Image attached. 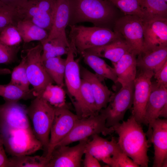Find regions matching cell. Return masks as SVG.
Returning <instances> with one entry per match:
<instances>
[{"mask_svg": "<svg viewBox=\"0 0 167 167\" xmlns=\"http://www.w3.org/2000/svg\"><path fill=\"white\" fill-rule=\"evenodd\" d=\"M112 127L118 136V143L122 151L139 167H148V152L151 143L141 124L131 115Z\"/></svg>", "mask_w": 167, "mask_h": 167, "instance_id": "obj_1", "label": "cell"}, {"mask_svg": "<svg viewBox=\"0 0 167 167\" xmlns=\"http://www.w3.org/2000/svg\"><path fill=\"white\" fill-rule=\"evenodd\" d=\"M116 8L107 0H70L68 25L88 22L110 29L116 20Z\"/></svg>", "mask_w": 167, "mask_h": 167, "instance_id": "obj_2", "label": "cell"}, {"mask_svg": "<svg viewBox=\"0 0 167 167\" xmlns=\"http://www.w3.org/2000/svg\"><path fill=\"white\" fill-rule=\"evenodd\" d=\"M69 26V42L76 54H80L88 49L104 45L122 37L118 32L107 28L76 24Z\"/></svg>", "mask_w": 167, "mask_h": 167, "instance_id": "obj_3", "label": "cell"}, {"mask_svg": "<svg viewBox=\"0 0 167 167\" xmlns=\"http://www.w3.org/2000/svg\"><path fill=\"white\" fill-rule=\"evenodd\" d=\"M29 118L36 138L42 144L46 155L48 148L51 127L54 116L55 108L41 97L36 96L27 108Z\"/></svg>", "mask_w": 167, "mask_h": 167, "instance_id": "obj_4", "label": "cell"}, {"mask_svg": "<svg viewBox=\"0 0 167 167\" xmlns=\"http://www.w3.org/2000/svg\"><path fill=\"white\" fill-rule=\"evenodd\" d=\"M0 136L6 152L12 156L30 155L43 146L32 130L13 129L0 126Z\"/></svg>", "mask_w": 167, "mask_h": 167, "instance_id": "obj_5", "label": "cell"}, {"mask_svg": "<svg viewBox=\"0 0 167 167\" xmlns=\"http://www.w3.org/2000/svg\"><path fill=\"white\" fill-rule=\"evenodd\" d=\"M106 115L101 110L98 114L79 118L70 132L57 145H67L88 139L96 134L101 133L104 136L111 134L114 130L112 127L106 126Z\"/></svg>", "mask_w": 167, "mask_h": 167, "instance_id": "obj_6", "label": "cell"}, {"mask_svg": "<svg viewBox=\"0 0 167 167\" xmlns=\"http://www.w3.org/2000/svg\"><path fill=\"white\" fill-rule=\"evenodd\" d=\"M42 51L41 43L24 50L27 75L35 97L40 96L47 86L54 83L45 67Z\"/></svg>", "mask_w": 167, "mask_h": 167, "instance_id": "obj_7", "label": "cell"}, {"mask_svg": "<svg viewBox=\"0 0 167 167\" xmlns=\"http://www.w3.org/2000/svg\"><path fill=\"white\" fill-rule=\"evenodd\" d=\"M113 31L119 34L136 55L143 50V21L136 15H126L117 19Z\"/></svg>", "mask_w": 167, "mask_h": 167, "instance_id": "obj_8", "label": "cell"}, {"mask_svg": "<svg viewBox=\"0 0 167 167\" xmlns=\"http://www.w3.org/2000/svg\"><path fill=\"white\" fill-rule=\"evenodd\" d=\"M134 82L122 86L116 93H112L106 107L101 110L107 117V127H112L123 121L125 113L131 108L133 102Z\"/></svg>", "mask_w": 167, "mask_h": 167, "instance_id": "obj_9", "label": "cell"}, {"mask_svg": "<svg viewBox=\"0 0 167 167\" xmlns=\"http://www.w3.org/2000/svg\"><path fill=\"white\" fill-rule=\"evenodd\" d=\"M54 108L49 144L45 156L48 161L54 148L67 136L79 118L76 114L70 110L66 105Z\"/></svg>", "mask_w": 167, "mask_h": 167, "instance_id": "obj_10", "label": "cell"}, {"mask_svg": "<svg viewBox=\"0 0 167 167\" xmlns=\"http://www.w3.org/2000/svg\"><path fill=\"white\" fill-rule=\"evenodd\" d=\"M57 0H30L19 10L24 19L45 29L49 33L52 27Z\"/></svg>", "mask_w": 167, "mask_h": 167, "instance_id": "obj_11", "label": "cell"}, {"mask_svg": "<svg viewBox=\"0 0 167 167\" xmlns=\"http://www.w3.org/2000/svg\"><path fill=\"white\" fill-rule=\"evenodd\" d=\"M154 72L141 70L135 79L132 115L140 124H143L146 105L151 90Z\"/></svg>", "mask_w": 167, "mask_h": 167, "instance_id": "obj_12", "label": "cell"}, {"mask_svg": "<svg viewBox=\"0 0 167 167\" xmlns=\"http://www.w3.org/2000/svg\"><path fill=\"white\" fill-rule=\"evenodd\" d=\"M88 139L70 147L57 145L53 149L46 167H79Z\"/></svg>", "mask_w": 167, "mask_h": 167, "instance_id": "obj_13", "label": "cell"}, {"mask_svg": "<svg viewBox=\"0 0 167 167\" xmlns=\"http://www.w3.org/2000/svg\"><path fill=\"white\" fill-rule=\"evenodd\" d=\"M5 101L4 104L0 105V126L32 130L25 106L18 101Z\"/></svg>", "mask_w": 167, "mask_h": 167, "instance_id": "obj_14", "label": "cell"}, {"mask_svg": "<svg viewBox=\"0 0 167 167\" xmlns=\"http://www.w3.org/2000/svg\"><path fill=\"white\" fill-rule=\"evenodd\" d=\"M167 103V88L152 83L151 90L146 105L143 124L148 126L146 133L151 143L152 126L155 121L159 118L160 111Z\"/></svg>", "mask_w": 167, "mask_h": 167, "instance_id": "obj_15", "label": "cell"}, {"mask_svg": "<svg viewBox=\"0 0 167 167\" xmlns=\"http://www.w3.org/2000/svg\"><path fill=\"white\" fill-rule=\"evenodd\" d=\"M165 46H167V19L143 21V51Z\"/></svg>", "mask_w": 167, "mask_h": 167, "instance_id": "obj_16", "label": "cell"}, {"mask_svg": "<svg viewBox=\"0 0 167 167\" xmlns=\"http://www.w3.org/2000/svg\"><path fill=\"white\" fill-rule=\"evenodd\" d=\"M75 51L71 46L66 58L64 75L65 85L74 106L79 100L81 79L80 66L79 61L75 58Z\"/></svg>", "mask_w": 167, "mask_h": 167, "instance_id": "obj_17", "label": "cell"}, {"mask_svg": "<svg viewBox=\"0 0 167 167\" xmlns=\"http://www.w3.org/2000/svg\"><path fill=\"white\" fill-rule=\"evenodd\" d=\"M151 143L153 145V167H161L167 159V119H156L152 126Z\"/></svg>", "mask_w": 167, "mask_h": 167, "instance_id": "obj_18", "label": "cell"}, {"mask_svg": "<svg viewBox=\"0 0 167 167\" xmlns=\"http://www.w3.org/2000/svg\"><path fill=\"white\" fill-rule=\"evenodd\" d=\"M91 141H88L85 151L88 152L99 161L106 164L113 156L122 150L117 141L113 137L109 141L96 134L92 136Z\"/></svg>", "mask_w": 167, "mask_h": 167, "instance_id": "obj_19", "label": "cell"}, {"mask_svg": "<svg viewBox=\"0 0 167 167\" xmlns=\"http://www.w3.org/2000/svg\"><path fill=\"white\" fill-rule=\"evenodd\" d=\"M80 73L81 78L87 80L90 85L99 113L107 105L112 92L102 83L104 79L95 73L83 66H80Z\"/></svg>", "mask_w": 167, "mask_h": 167, "instance_id": "obj_20", "label": "cell"}, {"mask_svg": "<svg viewBox=\"0 0 167 167\" xmlns=\"http://www.w3.org/2000/svg\"><path fill=\"white\" fill-rule=\"evenodd\" d=\"M70 0H57L53 23L48 40L58 38L68 44L66 29L68 25Z\"/></svg>", "mask_w": 167, "mask_h": 167, "instance_id": "obj_21", "label": "cell"}, {"mask_svg": "<svg viewBox=\"0 0 167 167\" xmlns=\"http://www.w3.org/2000/svg\"><path fill=\"white\" fill-rule=\"evenodd\" d=\"M136 56L133 52H129L116 62L112 63L117 77V82L122 86L133 82L136 77Z\"/></svg>", "mask_w": 167, "mask_h": 167, "instance_id": "obj_22", "label": "cell"}, {"mask_svg": "<svg viewBox=\"0 0 167 167\" xmlns=\"http://www.w3.org/2000/svg\"><path fill=\"white\" fill-rule=\"evenodd\" d=\"M84 52L106 58L112 63L117 62L126 53L132 51L125 41L121 37L104 45L91 48Z\"/></svg>", "mask_w": 167, "mask_h": 167, "instance_id": "obj_23", "label": "cell"}, {"mask_svg": "<svg viewBox=\"0 0 167 167\" xmlns=\"http://www.w3.org/2000/svg\"><path fill=\"white\" fill-rule=\"evenodd\" d=\"M79 118L98 114L94 97L89 83L81 78L78 101L74 106Z\"/></svg>", "mask_w": 167, "mask_h": 167, "instance_id": "obj_24", "label": "cell"}, {"mask_svg": "<svg viewBox=\"0 0 167 167\" xmlns=\"http://www.w3.org/2000/svg\"><path fill=\"white\" fill-rule=\"evenodd\" d=\"M138 56L137 66L154 72L167 61V46L144 50Z\"/></svg>", "mask_w": 167, "mask_h": 167, "instance_id": "obj_25", "label": "cell"}, {"mask_svg": "<svg viewBox=\"0 0 167 167\" xmlns=\"http://www.w3.org/2000/svg\"><path fill=\"white\" fill-rule=\"evenodd\" d=\"M80 54L86 64L88 66L99 76L107 79L115 84L117 83V77L114 69L108 65L101 58L83 52Z\"/></svg>", "mask_w": 167, "mask_h": 167, "instance_id": "obj_26", "label": "cell"}, {"mask_svg": "<svg viewBox=\"0 0 167 167\" xmlns=\"http://www.w3.org/2000/svg\"><path fill=\"white\" fill-rule=\"evenodd\" d=\"M16 27L22 40L25 43L35 41H41L47 39L49 35L47 31L29 20H20L18 22Z\"/></svg>", "mask_w": 167, "mask_h": 167, "instance_id": "obj_27", "label": "cell"}, {"mask_svg": "<svg viewBox=\"0 0 167 167\" xmlns=\"http://www.w3.org/2000/svg\"><path fill=\"white\" fill-rule=\"evenodd\" d=\"M40 41L42 48L43 61L50 58L67 55L71 48L70 44L58 38L49 40L46 39Z\"/></svg>", "mask_w": 167, "mask_h": 167, "instance_id": "obj_28", "label": "cell"}, {"mask_svg": "<svg viewBox=\"0 0 167 167\" xmlns=\"http://www.w3.org/2000/svg\"><path fill=\"white\" fill-rule=\"evenodd\" d=\"M43 62L47 72L54 83L63 88L65 86L66 59L59 56L48 58Z\"/></svg>", "mask_w": 167, "mask_h": 167, "instance_id": "obj_29", "label": "cell"}, {"mask_svg": "<svg viewBox=\"0 0 167 167\" xmlns=\"http://www.w3.org/2000/svg\"><path fill=\"white\" fill-rule=\"evenodd\" d=\"M140 5L145 15L143 21L167 19V4L164 0H142Z\"/></svg>", "mask_w": 167, "mask_h": 167, "instance_id": "obj_30", "label": "cell"}, {"mask_svg": "<svg viewBox=\"0 0 167 167\" xmlns=\"http://www.w3.org/2000/svg\"><path fill=\"white\" fill-rule=\"evenodd\" d=\"M0 96L3 97L4 100L15 101L35 97L32 88L28 91H25L9 83L7 84H0Z\"/></svg>", "mask_w": 167, "mask_h": 167, "instance_id": "obj_31", "label": "cell"}, {"mask_svg": "<svg viewBox=\"0 0 167 167\" xmlns=\"http://www.w3.org/2000/svg\"><path fill=\"white\" fill-rule=\"evenodd\" d=\"M9 167H46L48 160L43 156L24 155L9 158Z\"/></svg>", "mask_w": 167, "mask_h": 167, "instance_id": "obj_32", "label": "cell"}, {"mask_svg": "<svg viewBox=\"0 0 167 167\" xmlns=\"http://www.w3.org/2000/svg\"><path fill=\"white\" fill-rule=\"evenodd\" d=\"M11 80L9 84L14 85L22 90L28 91L30 84L28 80L26 71L25 57H22L19 64L16 66L11 72Z\"/></svg>", "mask_w": 167, "mask_h": 167, "instance_id": "obj_33", "label": "cell"}, {"mask_svg": "<svg viewBox=\"0 0 167 167\" xmlns=\"http://www.w3.org/2000/svg\"><path fill=\"white\" fill-rule=\"evenodd\" d=\"M39 97L54 107L66 105L65 92L62 87L57 85H49Z\"/></svg>", "mask_w": 167, "mask_h": 167, "instance_id": "obj_34", "label": "cell"}, {"mask_svg": "<svg viewBox=\"0 0 167 167\" xmlns=\"http://www.w3.org/2000/svg\"><path fill=\"white\" fill-rule=\"evenodd\" d=\"M24 19L23 15L19 10L0 1V31L9 25L16 26L18 22Z\"/></svg>", "mask_w": 167, "mask_h": 167, "instance_id": "obj_35", "label": "cell"}, {"mask_svg": "<svg viewBox=\"0 0 167 167\" xmlns=\"http://www.w3.org/2000/svg\"><path fill=\"white\" fill-rule=\"evenodd\" d=\"M125 15H136L143 21L145 15L138 0H107Z\"/></svg>", "mask_w": 167, "mask_h": 167, "instance_id": "obj_36", "label": "cell"}, {"mask_svg": "<svg viewBox=\"0 0 167 167\" xmlns=\"http://www.w3.org/2000/svg\"><path fill=\"white\" fill-rule=\"evenodd\" d=\"M22 40L16 26L7 25L0 31V41L6 45H19Z\"/></svg>", "mask_w": 167, "mask_h": 167, "instance_id": "obj_37", "label": "cell"}, {"mask_svg": "<svg viewBox=\"0 0 167 167\" xmlns=\"http://www.w3.org/2000/svg\"><path fill=\"white\" fill-rule=\"evenodd\" d=\"M19 45L9 46L0 41V64H9L17 59Z\"/></svg>", "mask_w": 167, "mask_h": 167, "instance_id": "obj_38", "label": "cell"}, {"mask_svg": "<svg viewBox=\"0 0 167 167\" xmlns=\"http://www.w3.org/2000/svg\"><path fill=\"white\" fill-rule=\"evenodd\" d=\"M106 164L112 167H139L122 150L111 157Z\"/></svg>", "mask_w": 167, "mask_h": 167, "instance_id": "obj_39", "label": "cell"}, {"mask_svg": "<svg viewBox=\"0 0 167 167\" xmlns=\"http://www.w3.org/2000/svg\"><path fill=\"white\" fill-rule=\"evenodd\" d=\"M157 84L167 88V61L154 72Z\"/></svg>", "mask_w": 167, "mask_h": 167, "instance_id": "obj_40", "label": "cell"}, {"mask_svg": "<svg viewBox=\"0 0 167 167\" xmlns=\"http://www.w3.org/2000/svg\"><path fill=\"white\" fill-rule=\"evenodd\" d=\"M84 158L83 160L84 167H100L99 161L88 152L85 151Z\"/></svg>", "mask_w": 167, "mask_h": 167, "instance_id": "obj_41", "label": "cell"}, {"mask_svg": "<svg viewBox=\"0 0 167 167\" xmlns=\"http://www.w3.org/2000/svg\"><path fill=\"white\" fill-rule=\"evenodd\" d=\"M6 152L2 140L0 136V167H9V158Z\"/></svg>", "mask_w": 167, "mask_h": 167, "instance_id": "obj_42", "label": "cell"}, {"mask_svg": "<svg viewBox=\"0 0 167 167\" xmlns=\"http://www.w3.org/2000/svg\"><path fill=\"white\" fill-rule=\"evenodd\" d=\"M30 0H0L4 3L18 10L22 8Z\"/></svg>", "mask_w": 167, "mask_h": 167, "instance_id": "obj_43", "label": "cell"}, {"mask_svg": "<svg viewBox=\"0 0 167 167\" xmlns=\"http://www.w3.org/2000/svg\"><path fill=\"white\" fill-rule=\"evenodd\" d=\"M163 117L165 118H167V103H166L161 110L160 113L159 118Z\"/></svg>", "mask_w": 167, "mask_h": 167, "instance_id": "obj_44", "label": "cell"}, {"mask_svg": "<svg viewBox=\"0 0 167 167\" xmlns=\"http://www.w3.org/2000/svg\"><path fill=\"white\" fill-rule=\"evenodd\" d=\"M11 71L8 68H0V75L10 74Z\"/></svg>", "mask_w": 167, "mask_h": 167, "instance_id": "obj_45", "label": "cell"}, {"mask_svg": "<svg viewBox=\"0 0 167 167\" xmlns=\"http://www.w3.org/2000/svg\"><path fill=\"white\" fill-rule=\"evenodd\" d=\"M167 167V159H165L161 167Z\"/></svg>", "mask_w": 167, "mask_h": 167, "instance_id": "obj_46", "label": "cell"}, {"mask_svg": "<svg viewBox=\"0 0 167 167\" xmlns=\"http://www.w3.org/2000/svg\"><path fill=\"white\" fill-rule=\"evenodd\" d=\"M142 0H138L140 4V3L142 1Z\"/></svg>", "mask_w": 167, "mask_h": 167, "instance_id": "obj_47", "label": "cell"}, {"mask_svg": "<svg viewBox=\"0 0 167 167\" xmlns=\"http://www.w3.org/2000/svg\"><path fill=\"white\" fill-rule=\"evenodd\" d=\"M166 2H167V0H164Z\"/></svg>", "mask_w": 167, "mask_h": 167, "instance_id": "obj_48", "label": "cell"}]
</instances>
